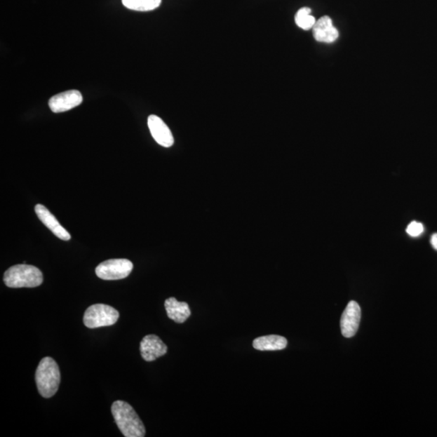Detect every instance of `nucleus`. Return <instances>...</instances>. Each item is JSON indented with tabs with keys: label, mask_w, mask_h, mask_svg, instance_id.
<instances>
[{
	"label": "nucleus",
	"mask_w": 437,
	"mask_h": 437,
	"mask_svg": "<svg viewBox=\"0 0 437 437\" xmlns=\"http://www.w3.org/2000/svg\"><path fill=\"white\" fill-rule=\"evenodd\" d=\"M112 412L118 427L126 437H144L146 429L143 422L130 405L124 401L112 404Z\"/></svg>",
	"instance_id": "nucleus-1"
},
{
	"label": "nucleus",
	"mask_w": 437,
	"mask_h": 437,
	"mask_svg": "<svg viewBox=\"0 0 437 437\" xmlns=\"http://www.w3.org/2000/svg\"><path fill=\"white\" fill-rule=\"evenodd\" d=\"M35 380L41 396L50 398L59 389L61 381L60 367L51 357L42 359L36 368Z\"/></svg>",
	"instance_id": "nucleus-2"
},
{
	"label": "nucleus",
	"mask_w": 437,
	"mask_h": 437,
	"mask_svg": "<svg viewBox=\"0 0 437 437\" xmlns=\"http://www.w3.org/2000/svg\"><path fill=\"white\" fill-rule=\"evenodd\" d=\"M4 282L12 288H36L43 283V275L38 267L32 265H15L4 273Z\"/></svg>",
	"instance_id": "nucleus-3"
},
{
	"label": "nucleus",
	"mask_w": 437,
	"mask_h": 437,
	"mask_svg": "<svg viewBox=\"0 0 437 437\" xmlns=\"http://www.w3.org/2000/svg\"><path fill=\"white\" fill-rule=\"evenodd\" d=\"M119 313L117 309L104 304L91 305L83 316V323L88 328L95 329L109 326L117 323Z\"/></svg>",
	"instance_id": "nucleus-4"
},
{
	"label": "nucleus",
	"mask_w": 437,
	"mask_h": 437,
	"mask_svg": "<svg viewBox=\"0 0 437 437\" xmlns=\"http://www.w3.org/2000/svg\"><path fill=\"white\" fill-rule=\"evenodd\" d=\"M133 267V263L128 260H109L100 263L96 275L104 281L123 280L130 275Z\"/></svg>",
	"instance_id": "nucleus-5"
},
{
	"label": "nucleus",
	"mask_w": 437,
	"mask_h": 437,
	"mask_svg": "<svg viewBox=\"0 0 437 437\" xmlns=\"http://www.w3.org/2000/svg\"><path fill=\"white\" fill-rule=\"evenodd\" d=\"M361 319V309L360 305L355 301L347 304L342 314L340 326L341 332L345 338L354 337L359 329Z\"/></svg>",
	"instance_id": "nucleus-6"
},
{
	"label": "nucleus",
	"mask_w": 437,
	"mask_h": 437,
	"mask_svg": "<svg viewBox=\"0 0 437 437\" xmlns=\"http://www.w3.org/2000/svg\"><path fill=\"white\" fill-rule=\"evenodd\" d=\"M83 102V96L80 91L69 90L52 97L49 100V107L52 112L62 113L78 107Z\"/></svg>",
	"instance_id": "nucleus-7"
},
{
	"label": "nucleus",
	"mask_w": 437,
	"mask_h": 437,
	"mask_svg": "<svg viewBox=\"0 0 437 437\" xmlns=\"http://www.w3.org/2000/svg\"><path fill=\"white\" fill-rule=\"evenodd\" d=\"M168 347L159 337L146 335L140 343V354L145 361H154L167 354Z\"/></svg>",
	"instance_id": "nucleus-8"
},
{
	"label": "nucleus",
	"mask_w": 437,
	"mask_h": 437,
	"mask_svg": "<svg viewBox=\"0 0 437 437\" xmlns=\"http://www.w3.org/2000/svg\"><path fill=\"white\" fill-rule=\"evenodd\" d=\"M147 125L152 136L158 144L165 147H170L175 144L173 134L168 126L156 115H150L147 119Z\"/></svg>",
	"instance_id": "nucleus-9"
},
{
	"label": "nucleus",
	"mask_w": 437,
	"mask_h": 437,
	"mask_svg": "<svg viewBox=\"0 0 437 437\" xmlns=\"http://www.w3.org/2000/svg\"><path fill=\"white\" fill-rule=\"evenodd\" d=\"M35 213L41 222L43 223L57 238L63 241H69L71 239L69 233L62 227L55 215L43 206V205H36Z\"/></svg>",
	"instance_id": "nucleus-10"
},
{
	"label": "nucleus",
	"mask_w": 437,
	"mask_h": 437,
	"mask_svg": "<svg viewBox=\"0 0 437 437\" xmlns=\"http://www.w3.org/2000/svg\"><path fill=\"white\" fill-rule=\"evenodd\" d=\"M313 35L316 41L331 43L339 38V31L333 25V21L328 15H324L313 27Z\"/></svg>",
	"instance_id": "nucleus-11"
},
{
	"label": "nucleus",
	"mask_w": 437,
	"mask_h": 437,
	"mask_svg": "<svg viewBox=\"0 0 437 437\" xmlns=\"http://www.w3.org/2000/svg\"><path fill=\"white\" fill-rule=\"evenodd\" d=\"M165 307L168 317L177 323H185L191 314L188 304L178 302L175 297L167 299Z\"/></svg>",
	"instance_id": "nucleus-12"
},
{
	"label": "nucleus",
	"mask_w": 437,
	"mask_h": 437,
	"mask_svg": "<svg viewBox=\"0 0 437 437\" xmlns=\"http://www.w3.org/2000/svg\"><path fill=\"white\" fill-rule=\"evenodd\" d=\"M288 340L280 335H267L253 342L254 349L259 351H280L285 349Z\"/></svg>",
	"instance_id": "nucleus-13"
},
{
	"label": "nucleus",
	"mask_w": 437,
	"mask_h": 437,
	"mask_svg": "<svg viewBox=\"0 0 437 437\" xmlns=\"http://www.w3.org/2000/svg\"><path fill=\"white\" fill-rule=\"evenodd\" d=\"M162 0H122L126 8L138 11V12H149L161 6Z\"/></svg>",
	"instance_id": "nucleus-14"
},
{
	"label": "nucleus",
	"mask_w": 437,
	"mask_h": 437,
	"mask_svg": "<svg viewBox=\"0 0 437 437\" xmlns=\"http://www.w3.org/2000/svg\"><path fill=\"white\" fill-rule=\"evenodd\" d=\"M311 12L312 10L307 7L299 9L296 15H295V21H296L298 27L304 30L313 29L316 23V19L311 15Z\"/></svg>",
	"instance_id": "nucleus-15"
},
{
	"label": "nucleus",
	"mask_w": 437,
	"mask_h": 437,
	"mask_svg": "<svg viewBox=\"0 0 437 437\" xmlns=\"http://www.w3.org/2000/svg\"><path fill=\"white\" fill-rule=\"evenodd\" d=\"M407 233L412 238H417L424 233V225L417 221H412L407 228Z\"/></svg>",
	"instance_id": "nucleus-16"
},
{
	"label": "nucleus",
	"mask_w": 437,
	"mask_h": 437,
	"mask_svg": "<svg viewBox=\"0 0 437 437\" xmlns=\"http://www.w3.org/2000/svg\"><path fill=\"white\" fill-rule=\"evenodd\" d=\"M431 246L433 247V249L437 250V233H436L433 236H431Z\"/></svg>",
	"instance_id": "nucleus-17"
}]
</instances>
